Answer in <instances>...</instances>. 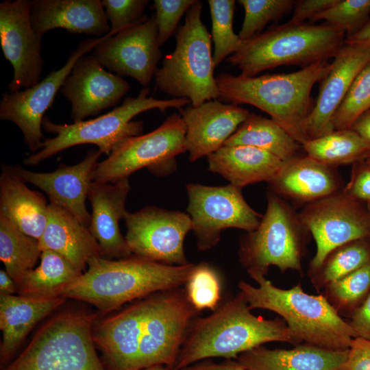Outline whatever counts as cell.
Returning <instances> with one entry per match:
<instances>
[{"label":"cell","mask_w":370,"mask_h":370,"mask_svg":"<svg viewBox=\"0 0 370 370\" xmlns=\"http://www.w3.org/2000/svg\"><path fill=\"white\" fill-rule=\"evenodd\" d=\"M195 264L170 265L137 256L89 260L79 276L64 286L59 296L84 301L108 312L123 304L186 284Z\"/></svg>","instance_id":"1"},{"label":"cell","mask_w":370,"mask_h":370,"mask_svg":"<svg viewBox=\"0 0 370 370\" xmlns=\"http://www.w3.org/2000/svg\"><path fill=\"white\" fill-rule=\"evenodd\" d=\"M251 310L239 292L210 315L195 319L173 370H182L210 358L236 359L241 354L269 342L295 344L283 319H265Z\"/></svg>","instance_id":"2"},{"label":"cell","mask_w":370,"mask_h":370,"mask_svg":"<svg viewBox=\"0 0 370 370\" xmlns=\"http://www.w3.org/2000/svg\"><path fill=\"white\" fill-rule=\"evenodd\" d=\"M332 63L322 61L290 73L255 77L221 73L215 79L219 98L239 106L249 104L265 112L301 145L308 140L305 121L314 104V84L329 73Z\"/></svg>","instance_id":"3"},{"label":"cell","mask_w":370,"mask_h":370,"mask_svg":"<svg viewBox=\"0 0 370 370\" xmlns=\"http://www.w3.org/2000/svg\"><path fill=\"white\" fill-rule=\"evenodd\" d=\"M249 275L258 286L240 281L238 288L249 308L280 315L295 344L304 343L336 351L349 349L356 335L325 296L308 294L300 284L288 289L278 288L260 273Z\"/></svg>","instance_id":"4"},{"label":"cell","mask_w":370,"mask_h":370,"mask_svg":"<svg viewBox=\"0 0 370 370\" xmlns=\"http://www.w3.org/2000/svg\"><path fill=\"white\" fill-rule=\"evenodd\" d=\"M345 32L328 23L312 25L289 21L242 41L227 62L241 71V75L255 77L282 65L303 68L334 58L345 43Z\"/></svg>","instance_id":"5"},{"label":"cell","mask_w":370,"mask_h":370,"mask_svg":"<svg viewBox=\"0 0 370 370\" xmlns=\"http://www.w3.org/2000/svg\"><path fill=\"white\" fill-rule=\"evenodd\" d=\"M149 94V89L143 88L137 97H126L121 106L112 110L95 119L71 124L55 123L49 117H44L43 130L54 136L45 138L40 149L28 156L24 164H38L61 151L83 144L95 145L102 153L109 156L125 138L141 134L143 123L132 121L136 115L149 110L164 112L168 108L180 110L190 105L187 99H158L148 97Z\"/></svg>","instance_id":"6"},{"label":"cell","mask_w":370,"mask_h":370,"mask_svg":"<svg viewBox=\"0 0 370 370\" xmlns=\"http://www.w3.org/2000/svg\"><path fill=\"white\" fill-rule=\"evenodd\" d=\"M202 2L195 0L178 27L174 51L156 74V87L173 99H187L197 107L219 98L214 76L210 35L201 21Z\"/></svg>","instance_id":"7"},{"label":"cell","mask_w":370,"mask_h":370,"mask_svg":"<svg viewBox=\"0 0 370 370\" xmlns=\"http://www.w3.org/2000/svg\"><path fill=\"white\" fill-rule=\"evenodd\" d=\"M95 319L74 312L54 317L3 370H106L96 352Z\"/></svg>","instance_id":"8"},{"label":"cell","mask_w":370,"mask_h":370,"mask_svg":"<svg viewBox=\"0 0 370 370\" xmlns=\"http://www.w3.org/2000/svg\"><path fill=\"white\" fill-rule=\"evenodd\" d=\"M267 201L259 226L240 241V262L248 273L265 275L270 266H275L282 272L294 270L302 274L301 260L309 232L284 199L270 191Z\"/></svg>","instance_id":"9"},{"label":"cell","mask_w":370,"mask_h":370,"mask_svg":"<svg viewBox=\"0 0 370 370\" xmlns=\"http://www.w3.org/2000/svg\"><path fill=\"white\" fill-rule=\"evenodd\" d=\"M186 133L180 114H172L153 131L121 142L106 159L98 163L92 181L114 182L145 167L156 175L173 171L176 167L175 156L187 151Z\"/></svg>","instance_id":"10"},{"label":"cell","mask_w":370,"mask_h":370,"mask_svg":"<svg viewBox=\"0 0 370 370\" xmlns=\"http://www.w3.org/2000/svg\"><path fill=\"white\" fill-rule=\"evenodd\" d=\"M147 301L138 332L136 369L162 365L173 370L198 311L179 288L158 292Z\"/></svg>","instance_id":"11"},{"label":"cell","mask_w":370,"mask_h":370,"mask_svg":"<svg viewBox=\"0 0 370 370\" xmlns=\"http://www.w3.org/2000/svg\"><path fill=\"white\" fill-rule=\"evenodd\" d=\"M186 188L187 211L199 250L214 247L223 230L238 228L250 232L259 226L262 216L245 200L242 188L230 184L210 186L193 183Z\"/></svg>","instance_id":"12"},{"label":"cell","mask_w":370,"mask_h":370,"mask_svg":"<svg viewBox=\"0 0 370 370\" xmlns=\"http://www.w3.org/2000/svg\"><path fill=\"white\" fill-rule=\"evenodd\" d=\"M305 228L316 243L309 275L321 266L334 249L346 243L370 238V216L358 200L342 192L307 204L298 213Z\"/></svg>","instance_id":"13"},{"label":"cell","mask_w":370,"mask_h":370,"mask_svg":"<svg viewBox=\"0 0 370 370\" xmlns=\"http://www.w3.org/2000/svg\"><path fill=\"white\" fill-rule=\"evenodd\" d=\"M111 32L101 38L81 41L69 56L64 65L53 70L32 87L15 92H5L0 102V119L16 124L23 133L24 141L31 152L36 153L42 143V123L44 114L51 108L58 90L70 75L76 62L92 51Z\"/></svg>","instance_id":"14"},{"label":"cell","mask_w":370,"mask_h":370,"mask_svg":"<svg viewBox=\"0 0 370 370\" xmlns=\"http://www.w3.org/2000/svg\"><path fill=\"white\" fill-rule=\"evenodd\" d=\"M123 219L132 255L170 265L188 263L184 250V238L192 230L188 214L146 206L134 212L126 210Z\"/></svg>","instance_id":"15"},{"label":"cell","mask_w":370,"mask_h":370,"mask_svg":"<svg viewBox=\"0 0 370 370\" xmlns=\"http://www.w3.org/2000/svg\"><path fill=\"white\" fill-rule=\"evenodd\" d=\"M155 15L107 37L92 51L103 67L128 76L146 88L162 58Z\"/></svg>","instance_id":"16"},{"label":"cell","mask_w":370,"mask_h":370,"mask_svg":"<svg viewBox=\"0 0 370 370\" xmlns=\"http://www.w3.org/2000/svg\"><path fill=\"white\" fill-rule=\"evenodd\" d=\"M41 40L32 25L29 1L0 3V44L14 71L8 84L9 92L32 87L40 81L44 64Z\"/></svg>","instance_id":"17"},{"label":"cell","mask_w":370,"mask_h":370,"mask_svg":"<svg viewBox=\"0 0 370 370\" xmlns=\"http://www.w3.org/2000/svg\"><path fill=\"white\" fill-rule=\"evenodd\" d=\"M130 89L121 76L107 71L92 55H84L76 62L60 92L71 103V119L78 122L115 106Z\"/></svg>","instance_id":"18"},{"label":"cell","mask_w":370,"mask_h":370,"mask_svg":"<svg viewBox=\"0 0 370 370\" xmlns=\"http://www.w3.org/2000/svg\"><path fill=\"white\" fill-rule=\"evenodd\" d=\"M101 154L99 149H90L79 162L74 165L61 164L52 172H35L20 166H7L23 182L36 186L46 193L49 203L62 208L88 228L91 214L86 201L92 174Z\"/></svg>","instance_id":"19"},{"label":"cell","mask_w":370,"mask_h":370,"mask_svg":"<svg viewBox=\"0 0 370 370\" xmlns=\"http://www.w3.org/2000/svg\"><path fill=\"white\" fill-rule=\"evenodd\" d=\"M370 62V43H344L321 86L317 99L304 125L313 140L334 130L332 119L359 73Z\"/></svg>","instance_id":"20"},{"label":"cell","mask_w":370,"mask_h":370,"mask_svg":"<svg viewBox=\"0 0 370 370\" xmlns=\"http://www.w3.org/2000/svg\"><path fill=\"white\" fill-rule=\"evenodd\" d=\"M186 126V147L194 162L220 149L250 112L239 106L210 100L179 110Z\"/></svg>","instance_id":"21"},{"label":"cell","mask_w":370,"mask_h":370,"mask_svg":"<svg viewBox=\"0 0 370 370\" xmlns=\"http://www.w3.org/2000/svg\"><path fill=\"white\" fill-rule=\"evenodd\" d=\"M130 189L129 177L110 183L91 182L88 194L92 207L88 229L97 241L103 258L123 259L132 256L119 227Z\"/></svg>","instance_id":"22"},{"label":"cell","mask_w":370,"mask_h":370,"mask_svg":"<svg viewBox=\"0 0 370 370\" xmlns=\"http://www.w3.org/2000/svg\"><path fill=\"white\" fill-rule=\"evenodd\" d=\"M29 6L32 27L41 38L56 28L97 38L110 32L101 0H31Z\"/></svg>","instance_id":"23"},{"label":"cell","mask_w":370,"mask_h":370,"mask_svg":"<svg viewBox=\"0 0 370 370\" xmlns=\"http://www.w3.org/2000/svg\"><path fill=\"white\" fill-rule=\"evenodd\" d=\"M269 184L282 199L306 205L339 192L341 185L333 167L307 155L284 161Z\"/></svg>","instance_id":"24"},{"label":"cell","mask_w":370,"mask_h":370,"mask_svg":"<svg viewBox=\"0 0 370 370\" xmlns=\"http://www.w3.org/2000/svg\"><path fill=\"white\" fill-rule=\"evenodd\" d=\"M348 350H330L308 344L288 349L260 345L241 354L234 360L247 370H341Z\"/></svg>","instance_id":"25"},{"label":"cell","mask_w":370,"mask_h":370,"mask_svg":"<svg viewBox=\"0 0 370 370\" xmlns=\"http://www.w3.org/2000/svg\"><path fill=\"white\" fill-rule=\"evenodd\" d=\"M39 244L41 251L57 252L82 273L90 259L101 256L99 244L89 229L52 203L49 204L47 223Z\"/></svg>","instance_id":"26"},{"label":"cell","mask_w":370,"mask_h":370,"mask_svg":"<svg viewBox=\"0 0 370 370\" xmlns=\"http://www.w3.org/2000/svg\"><path fill=\"white\" fill-rule=\"evenodd\" d=\"M208 168L230 184L243 186L269 182L284 161L262 149L246 145H223L208 156Z\"/></svg>","instance_id":"27"},{"label":"cell","mask_w":370,"mask_h":370,"mask_svg":"<svg viewBox=\"0 0 370 370\" xmlns=\"http://www.w3.org/2000/svg\"><path fill=\"white\" fill-rule=\"evenodd\" d=\"M64 297L34 298L0 295L1 363L10 359L30 330L65 301Z\"/></svg>","instance_id":"28"},{"label":"cell","mask_w":370,"mask_h":370,"mask_svg":"<svg viewBox=\"0 0 370 370\" xmlns=\"http://www.w3.org/2000/svg\"><path fill=\"white\" fill-rule=\"evenodd\" d=\"M49 204L38 191L2 165L0 176V214L24 234L38 241L46 227Z\"/></svg>","instance_id":"29"},{"label":"cell","mask_w":370,"mask_h":370,"mask_svg":"<svg viewBox=\"0 0 370 370\" xmlns=\"http://www.w3.org/2000/svg\"><path fill=\"white\" fill-rule=\"evenodd\" d=\"M223 145L251 146L286 161L297 156L300 144L273 120L250 113Z\"/></svg>","instance_id":"30"},{"label":"cell","mask_w":370,"mask_h":370,"mask_svg":"<svg viewBox=\"0 0 370 370\" xmlns=\"http://www.w3.org/2000/svg\"><path fill=\"white\" fill-rule=\"evenodd\" d=\"M82 273L60 254L43 250L40 264L27 273L18 294L34 298L59 297L60 291Z\"/></svg>","instance_id":"31"},{"label":"cell","mask_w":370,"mask_h":370,"mask_svg":"<svg viewBox=\"0 0 370 370\" xmlns=\"http://www.w3.org/2000/svg\"><path fill=\"white\" fill-rule=\"evenodd\" d=\"M41 253L38 239L22 232L0 214V260L18 287L34 269Z\"/></svg>","instance_id":"32"},{"label":"cell","mask_w":370,"mask_h":370,"mask_svg":"<svg viewBox=\"0 0 370 370\" xmlns=\"http://www.w3.org/2000/svg\"><path fill=\"white\" fill-rule=\"evenodd\" d=\"M301 146L308 156L332 167L370 157V146L352 129L334 130Z\"/></svg>","instance_id":"33"},{"label":"cell","mask_w":370,"mask_h":370,"mask_svg":"<svg viewBox=\"0 0 370 370\" xmlns=\"http://www.w3.org/2000/svg\"><path fill=\"white\" fill-rule=\"evenodd\" d=\"M369 238L356 240L332 251L320 268L310 275L317 288L325 287L370 262Z\"/></svg>","instance_id":"34"},{"label":"cell","mask_w":370,"mask_h":370,"mask_svg":"<svg viewBox=\"0 0 370 370\" xmlns=\"http://www.w3.org/2000/svg\"><path fill=\"white\" fill-rule=\"evenodd\" d=\"M325 288V297L338 314H352L370 292V262Z\"/></svg>","instance_id":"35"},{"label":"cell","mask_w":370,"mask_h":370,"mask_svg":"<svg viewBox=\"0 0 370 370\" xmlns=\"http://www.w3.org/2000/svg\"><path fill=\"white\" fill-rule=\"evenodd\" d=\"M211 21L212 38L214 45L213 63L218 66L225 58L234 54L242 41L233 29L235 1L208 0Z\"/></svg>","instance_id":"36"},{"label":"cell","mask_w":370,"mask_h":370,"mask_svg":"<svg viewBox=\"0 0 370 370\" xmlns=\"http://www.w3.org/2000/svg\"><path fill=\"white\" fill-rule=\"evenodd\" d=\"M370 109V62L359 73L332 119L334 130L351 129Z\"/></svg>","instance_id":"37"},{"label":"cell","mask_w":370,"mask_h":370,"mask_svg":"<svg viewBox=\"0 0 370 370\" xmlns=\"http://www.w3.org/2000/svg\"><path fill=\"white\" fill-rule=\"evenodd\" d=\"M245 11L242 27L238 34L241 41L260 33L270 21H278L288 13L295 3L294 0H238Z\"/></svg>","instance_id":"38"},{"label":"cell","mask_w":370,"mask_h":370,"mask_svg":"<svg viewBox=\"0 0 370 370\" xmlns=\"http://www.w3.org/2000/svg\"><path fill=\"white\" fill-rule=\"evenodd\" d=\"M186 295L198 312L215 310L221 298V283L217 272L207 263L195 264L186 283Z\"/></svg>","instance_id":"39"},{"label":"cell","mask_w":370,"mask_h":370,"mask_svg":"<svg viewBox=\"0 0 370 370\" xmlns=\"http://www.w3.org/2000/svg\"><path fill=\"white\" fill-rule=\"evenodd\" d=\"M370 18V0H338L310 20L325 23L347 32V36L360 29Z\"/></svg>","instance_id":"40"},{"label":"cell","mask_w":370,"mask_h":370,"mask_svg":"<svg viewBox=\"0 0 370 370\" xmlns=\"http://www.w3.org/2000/svg\"><path fill=\"white\" fill-rule=\"evenodd\" d=\"M101 3L114 34L149 17L144 14L148 0H102Z\"/></svg>","instance_id":"41"},{"label":"cell","mask_w":370,"mask_h":370,"mask_svg":"<svg viewBox=\"0 0 370 370\" xmlns=\"http://www.w3.org/2000/svg\"><path fill=\"white\" fill-rule=\"evenodd\" d=\"M195 1V0H155L153 1L158 28V41L160 46L176 34L180 18Z\"/></svg>","instance_id":"42"},{"label":"cell","mask_w":370,"mask_h":370,"mask_svg":"<svg viewBox=\"0 0 370 370\" xmlns=\"http://www.w3.org/2000/svg\"><path fill=\"white\" fill-rule=\"evenodd\" d=\"M343 193L356 200L370 203V166L365 160L360 161L355 167Z\"/></svg>","instance_id":"43"},{"label":"cell","mask_w":370,"mask_h":370,"mask_svg":"<svg viewBox=\"0 0 370 370\" xmlns=\"http://www.w3.org/2000/svg\"><path fill=\"white\" fill-rule=\"evenodd\" d=\"M341 370H370V340L353 339Z\"/></svg>","instance_id":"44"},{"label":"cell","mask_w":370,"mask_h":370,"mask_svg":"<svg viewBox=\"0 0 370 370\" xmlns=\"http://www.w3.org/2000/svg\"><path fill=\"white\" fill-rule=\"evenodd\" d=\"M338 0H298L295 1L293 16L289 21L293 23H304L314 15L335 5Z\"/></svg>","instance_id":"45"},{"label":"cell","mask_w":370,"mask_h":370,"mask_svg":"<svg viewBox=\"0 0 370 370\" xmlns=\"http://www.w3.org/2000/svg\"><path fill=\"white\" fill-rule=\"evenodd\" d=\"M348 323L356 337L370 340V292L351 314V321Z\"/></svg>","instance_id":"46"},{"label":"cell","mask_w":370,"mask_h":370,"mask_svg":"<svg viewBox=\"0 0 370 370\" xmlns=\"http://www.w3.org/2000/svg\"><path fill=\"white\" fill-rule=\"evenodd\" d=\"M182 370H247L239 365L234 360H225L222 362L202 360Z\"/></svg>","instance_id":"47"},{"label":"cell","mask_w":370,"mask_h":370,"mask_svg":"<svg viewBox=\"0 0 370 370\" xmlns=\"http://www.w3.org/2000/svg\"><path fill=\"white\" fill-rule=\"evenodd\" d=\"M351 129L370 146V109L356 119Z\"/></svg>","instance_id":"48"},{"label":"cell","mask_w":370,"mask_h":370,"mask_svg":"<svg viewBox=\"0 0 370 370\" xmlns=\"http://www.w3.org/2000/svg\"><path fill=\"white\" fill-rule=\"evenodd\" d=\"M345 43H370V20L357 32L346 36Z\"/></svg>","instance_id":"49"},{"label":"cell","mask_w":370,"mask_h":370,"mask_svg":"<svg viewBox=\"0 0 370 370\" xmlns=\"http://www.w3.org/2000/svg\"><path fill=\"white\" fill-rule=\"evenodd\" d=\"M18 287L5 270L0 271V295H13Z\"/></svg>","instance_id":"50"},{"label":"cell","mask_w":370,"mask_h":370,"mask_svg":"<svg viewBox=\"0 0 370 370\" xmlns=\"http://www.w3.org/2000/svg\"><path fill=\"white\" fill-rule=\"evenodd\" d=\"M142 370H172V369L165 365H159L151 366Z\"/></svg>","instance_id":"51"},{"label":"cell","mask_w":370,"mask_h":370,"mask_svg":"<svg viewBox=\"0 0 370 370\" xmlns=\"http://www.w3.org/2000/svg\"><path fill=\"white\" fill-rule=\"evenodd\" d=\"M367 210L369 212V216H370V203H368L367 204Z\"/></svg>","instance_id":"52"},{"label":"cell","mask_w":370,"mask_h":370,"mask_svg":"<svg viewBox=\"0 0 370 370\" xmlns=\"http://www.w3.org/2000/svg\"><path fill=\"white\" fill-rule=\"evenodd\" d=\"M365 161L369 164V166H370V157L368 158L367 160H365Z\"/></svg>","instance_id":"53"}]
</instances>
